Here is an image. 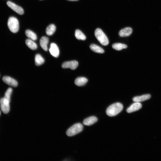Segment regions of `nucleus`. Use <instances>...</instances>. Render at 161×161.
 Here are the masks:
<instances>
[{"label":"nucleus","mask_w":161,"mask_h":161,"mask_svg":"<svg viewBox=\"0 0 161 161\" xmlns=\"http://www.w3.org/2000/svg\"><path fill=\"white\" fill-rule=\"evenodd\" d=\"M122 105L118 103L113 104L110 105L106 111L107 115L110 117L114 116L120 113L123 110Z\"/></svg>","instance_id":"nucleus-1"},{"label":"nucleus","mask_w":161,"mask_h":161,"mask_svg":"<svg viewBox=\"0 0 161 161\" xmlns=\"http://www.w3.org/2000/svg\"><path fill=\"white\" fill-rule=\"evenodd\" d=\"M95 35L99 42L103 45L107 46L109 43L107 36L100 28L96 29L95 32Z\"/></svg>","instance_id":"nucleus-2"},{"label":"nucleus","mask_w":161,"mask_h":161,"mask_svg":"<svg viewBox=\"0 0 161 161\" xmlns=\"http://www.w3.org/2000/svg\"><path fill=\"white\" fill-rule=\"evenodd\" d=\"M83 126L80 123H76L70 128L67 131L66 134L69 136H72L79 133L83 130Z\"/></svg>","instance_id":"nucleus-3"},{"label":"nucleus","mask_w":161,"mask_h":161,"mask_svg":"<svg viewBox=\"0 0 161 161\" xmlns=\"http://www.w3.org/2000/svg\"><path fill=\"white\" fill-rule=\"evenodd\" d=\"M8 25L10 30L14 33H17L19 29V22L14 17H11L9 19Z\"/></svg>","instance_id":"nucleus-4"},{"label":"nucleus","mask_w":161,"mask_h":161,"mask_svg":"<svg viewBox=\"0 0 161 161\" xmlns=\"http://www.w3.org/2000/svg\"><path fill=\"white\" fill-rule=\"evenodd\" d=\"M10 103L9 101L4 98L0 100V105L2 111L5 114L9 113L10 110Z\"/></svg>","instance_id":"nucleus-5"},{"label":"nucleus","mask_w":161,"mask_h":161,"mask_svg":"<svg viewBox=\"0 0 161 161\" xmlns=\"http://www.w3.org/2000/svg\"><path fill=\"white\" fill-rule=\"evenodd\" d=\"M79 63L78 61L74 60L64 62L62 65L63 69H70L72 70L76 69L78 67Z\"/></svg>","instance_id":"nucleus-6"},{"label":"nucleus","mask_w":161,"mask_h":161,"mask_svg":"<svg viewBox=\"0 0 161 161\" xmlns=\"http://www.w3.org/2000/svg\"><path fill=\"white\" fill-rule=\"evenodd\" d=\"M8 6L14 12L19 15H22L24 13L23 9L21 7L10 1L7 3Z\"/></svg>","instance_id":"nucleus-7"},{"label":"nucleus","mask_w":161,"mask_h":161,"mask_svg":"<svg viewBox=\"0 0 161 161\" xmlns=\"http://www.w3.org/2000/svg\"><path fill=\"white\" fill-rule=\"evenodd\" d=\"M49 51L51 54L55 58L58 57L59 55V48L56 44L53 43L51 44Z\"/></svg>","instance_id":"nucleus-8"},{"label":"nucleus","mask_w":161,"mask_h":161,"mask_svg":"<svg viewBox=\"0 0 161 161\" xmlns=\"http://www.w3.org/2000/svg\"><path fill=\"white\" fill-rule=\"evenodd\" d=\"M142 107V105L140 103L135 102L132 104L126 110L127 113H131L138 111Z\"/></svg>","instance_id":"nucleus-9"},{"label":"nucleus","mask_w":161,"mask_h":161,"mask_svg":"<svg viewBox=\"0 0 161 161\" xmlns=\"http://www.w3.org/2000/svg\"><path fill=\"white\" fill-rule=\"evenodd\" d=\"M3 81L8 85L14 87H16L18 83L17 81L13 78L8 76H5L3 78Z\"/></svg>","instance_id":"nucleus-10"},{"label":"nucleus","mask_w":161,"mask_h":161,"mask_svg":"<svg viewBox=\"0 0 161 161\" xmlns=\"http://www.w3.org/2000/svg\"><path fill=\"white\" fill-rule=\"evenodd\" d=\"M133 30L130 27H127L121 29L119 33V36L121 37H128L132 33Z\"/></svg>","instance_id":"nucleus-11"},{"label":"nucleus","mask_w":161,"mask_h":161,"mask_svg":"<svg viewBox=\"0 0 161 161\" xmlns=\"http://www.w3.org/2000/svg\"><path fill=\"white\" fill-rule=\"evenodd\" d=\"M151 95L149 94L144 95L141 96L135 97L133 99V101L135 102L141 103L149 99Z\"/></svg>","instance_id":"nucleus-12"},{"label":"nucleus","mask_w":161,"mask_h":161,"mask_svg":"<svg viewBox=\"0 0 161 161\" xmlns=\"http://www.w3.org/2000/svg\"><path fill=\"white\" fill-rule=\"evenodd\" d=\"M97 121L98 119L96 117L91 116L85 119L83 123L85 125L89 126L94 124Z\"/></svg>","instance_id":"nucleus-13"},{"label":"nucleus","mask_w":161,"mask_h":161,"mask_svg":"<svg viewBox=\"0 0 161 161\" xmlns=\"http://www.w3.org/2000/svg\"><path fill=\"white\" fill-rule=\"evenodd\" d=\"M49 43V39L46 37H43L40 39V45L41 48L45 51L48 50V45Z\"/></svg>","instance_id":"nucleus-14"},{"label":"nucleus","mask_w":161,"mask_h":161,"mask_svg":"<svg viewBox=\"0 0 161 161\" xmlns=\"http://www.w3.org/2000/svg\"><path fill=\"white\" fill-rule=\"evenodd\" d=\"M88 82V79L84 77H79L77 78L75 80V84L78 86L84 85Z\"/></svg>","instance_id":"nucleus-15"},{"label":"nucleus","mask_w":161,"mask_h":161,"mask_svg":"<svg viewBox=\"0 0 161 161\" xmlns=\"http://www.w3.org/2000/svg\"><path fill=\"white\" fill-rule=\"evenodd\" d=\"M56 29V27L55 25L53 24L50 25L46 28V34L49 36L53 35L55 33Z\"/></svg>","instance_id":"nucleus-16"},{"label":"nucleus","mask_w":161,"mask_h":161,"mask_svg":"<svg viewBox=\"0 0 161 161\" xmlns=\"http://www.w3.org/2000/svg\"><path fill=\"white\" fill-rule=\"evenodd\" d=\"M25 33L26 36L30 40L35 41L37 39L36 35L33 31L27 30L25 31Z\"/></svg>","instance_id":"nucleus-17"},{"label":"nucleus","mask_w":161,"mask_h":161,"mask_svg":"<svg viewBox=\"0 0 161 161\" xmlns=\"http://www.w3.org/2000/svg\"><path fill=\"white\" fill-rule=\"evenodd\" d=\"M90 48L93 52L100 53H104V50L97 45L94 44H91L90 46Z\"/></svg>","instance_id":"nucleus-18"},{"label":"nucleus","mask_w":161,"mask_h":161,"mask_svg":"<svg viewBox=\"0 0 161 161\" xmlns=\"http://www.w3.org/2000/svg\"><path fill=\"white\" fill-rule=\"evenodd\" d=\"M30 39H27L25 41L27 45L30 49L32 50H36L38 46L37 44L34 41Z\"/></svg>","instance_id":"nucleus-19"},{"label":"nucleus","mask_w":161,"mask_h":161,"mask_svg":"<svg viewBox=\"0 0 161 161\" xmlns=\"http://www.w3.org/2000/svg\"><path fill=\"white\" fill-rule=\"evenodd\" d=\"M35 61L36 65L38 66L41 65L45 62L44 58L40 54H37L36 55Z\"/></svg>","instance_id":"nucleus-20"},{"label":"nucleus","mask_w":161,"mask_h":161,"mask_svg":"<svg viewBox=\"0 0 161 161\" xmlns=\"http://www.w3.org/2000/svg\"><path fill=\"white\" fill-rule=\"evenodd\" d=\"M75 37L78 40H85L86 38L85 35L80 30L77 29L75 32Z\"/></svg>","instance_id":"nucleus-21"},{"label":"nucleus","mask_w":161,"mask_h":161,"mask_svg":"<svg viewBox=\"0 0 161 161\" xmlns=\"http://www.w3.org/2000/svg\"><path fill=\"white\" fill-rule=\"evenodd\" d=\"M127 47L126 45L120 43H115L112 45L113 48L117 51H121L123 49H126Z\"/></svg>","instance_id":"nucleus-22"},{"label":"nucleus","mask_w":161,"mask_h":161,"mask_svg":"<svg viewBox=\"0 0 161 161\" xmlns=\"http://www.w3.org/2000/svg\"><path fill=\"white\" fill-rule=\"evenodd\" d=\"M13 90L11 88H9L6 91L4 96V98L10 102L11 96L12 92Z\"/></svg>","instance_id":"nucleus-23"},{"label":"nucleus","mask_w":161,"mask_h":161,"mask_svg":"<svg viewBox=\"0 0 161 161\" xmlns=\"http://www.w3.org/2000/svg\"><path fill=\"white\" fill-rule=\"evenodd\" d=\"M68 1H79V0H68Z\"/></svg>","instance_id":"nucleus-24"},{"label":"nucleus","mask_w":161,"mask_h":161,"mask_svg":"<svg viewBox=\"0 0 161 161\" xmlns=\"http://www.w3.org/2000/svg\"><path fill=\"white\" fill-rule=\"evenodd\" d=\"M1 114V110H0V115Z\"/></svg>","instance_id":"nucleus-25"}]
</instances>
